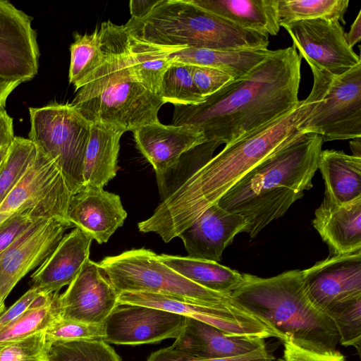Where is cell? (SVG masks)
Instances as JSON below:
<instances>
[{"label":"cell","mask_w":361,"mask_h":361,"mask_svg":"<svg viewBox=\"0 0 361 361\" xmlns=\"http://www.w3.org/2000/svg\"><path fill=\"white\" fill-rule=\"evenodd\" d=\"M317 97L312 89L288 112L226 144L168 194L150 217L138 223L139 231L155 233L165 243L178 237L256 165L302 134L300 127Z\"/></svg>","instance_id":"6da1fadb"},{"label":"cell","mask_w":361,"mask_h":361,"mask_svg":"<svg viewBox=\"0 0 361 361\" xmlns=\"http://www.w3.org/2000/svg\"><path fill=\"white\" fill-rule=\"evenodd\" d=\"M93 240L75 227L65 235L52 253L31 275V288L44 294L59 293L77 276L89 259Z\"/></svg>","instance_id":"44dd1931"},{"label":"cell","mask_w":361,"mask_h":361,"mask_svg":"<svg viewBox=\"0 0 361 361\" xmlns=\"http://www.w3.org/2000/svg\"><path fill=\"white\" fill-rule=\"evenodd\" d=\"M59 293L42 295L24 314L0 331V346L46 331L61 317Z\"/></svg>","instance_id":"f546056e"},{"label":"cell","mask_w":361,"mask_h":361,"mask_svg":"<svg viewBox=\"0 0 361 361\" xmlns=\"http://www.w3.org/2000/svg\"><path fill=\"white\" fill-rule=\"evenodd\" d=\"M163 264L190 281L209 290L231 295L243 282V274L216 262L189 257L157 255Z\"/></svg>","instance_id":"4316f807"},{"label":"cell","mask_w":361,"mask_h":361,"mask_svg":"<svg viewBox=\"0 0 361 361\" xmlns=\"http://www.w3.org/2000/svg\"><path fill=\"white\" fill-rule=\"evenodd\" d=\"M5 309V304H0V314L2 313Z\"/></svg>","instance_id":"681fc988"},{"label":"cell","mask_w":361,"mask_h":361,"mask_svg":"<svg viewBox=\"0 0 361 361\" xmlns=\"http://www.w3.org/2000/svg\"><path fill=\"white\" fill-rule=\"evenodd\" d=\"M348 4V0H278L279 24L319 18L345 23Z\"/></svg>","instance_id":"1f68e13d"},{"label":"cell","mask_w":361,"mask_h":361,"mask_svg":"<svg viewBox=\"0 0 361 361\" xmlns=\"http://www.w3.org/2000/svg\"><path fill=\"white\" fill-rule=\"evenodd\" d=\"M133 133L137 149L152 166L161 183L185 153L207 142L195 126L164 125L159 121L140 126Z\"/></svg>","instance_id":"ac0fdd59"},{"label":"cell","mask_w":361,"mask_h":361,"mask_svg":"<svg viewBox=\"0 0 361 361\" xmlns=\"http://www.w3.org/2000/svg\"><path fill=\"white\" fill-rule=\"evenodd\" d=\"M20 84L0 78V109L5 107L8 97Z\"/></svg>","instance_id":"bcb514c9"},{"label":"cell","mask_w":361,"mask_h":361,"mask_svg":"<svg viewBox=\"0 0 361 361\" xmlns=\"http://www.w3.org/2000/svg\"><path fill=\"white\" fill-rule=\"evenodd\" d=\"M265 345L264 339L231 337L218 329L191 318L172 348L205 357L239 355Z\"/></svg>","instance_id":"603a6c76"},{"label":"cell","mask_w":361,"mask_h":361,"mask_svg":"<svg viewBox=\"0 0 361 361\" xmlns=\"http://www.w3.org/2000/svg\"><path fill=\"white\" fill-rule=\"evenodd\" d=\"M35 211L13 215L0 224V255L37 222L46 219Z\"/></svg>","instance_id":"f35d334b"},{"label":"cell","mask_w":361,"mask_h":361,"mask_svg":"<svg viewBox=\"0 0 361 361\" xmlns=\"http://www.w3.org/2000/svg\"><path fill=\"white\" fill-rule=\"evenodd\" d=\"M350 147L353 152V155L357 157H361V142L360 137L353 139L350 142Z\"/></svg>","instance_id":"7dc6e473"},{"label":"cell","mask_w":361,"mask_h":361,"mask_svg":"<svg viewBox=\"0 0 361 361\" xmlns=\"http://www.w3.org/2000/svg\"><path fill=\"white\" fill-rule=\"evenodd\" d=\"M118 303L151 307L178 314L212 326L231 337H274L282 340L273 327L234 300L226 305H209L166 295L122 292L119 293Z\"/></svg>","instance_id":"30bf717a"},{"label":"cell","mask_w":361,"mask_h":361,"mask_svg":"<svg viewBox=\"0 0 361 361\" xmlns=\"http://www.w3.org/2000/svg\"><path fill=\"white\" fill-rule=\"evenodd\" d=\"M10 146H5L0 148V167L1 166L4 159L7 154Z\"/></svg>","instance_id":"c3c4849f"},{"label":"cell","mask_w":361,"mask_h":361,"mask_svg":"<svg viewBox=\"0 0 361 361\" xmlns=\"http://www.w3.org/2000/svg\"><path fill=\"white\" fill-rule=\"evenodd\" d=\"M128 31L147 42L219 51L266 49L269 35L240 27L193 3L161 0L142 20L130 18Z\"/></svg>","instance_id":"8992f818"},{"label":"cell","mask_w":361,"mask_h":361,"mask_svg":"<svg viewBox=\"0 0 361 361\" xmlns=\"http://www.w3.org/2000/svg\"><path fill=\"white\" fill-rule=\"evenodd\" d=\"M312 226L332 255L361 250V197L343 204L324 198L314 212Z\"/></svg>","instance_id":"7402d4cb"},{"label":"cell","mask_w":361,"mask_h":361,"mask_svg":"<svg viewBox=\"0 0 361 361\" xmlns=\"http://www.w3.org/2000/svg\"><path fill=\"white\" fill-rule=\"evenodd\" d=\"M47 343L56 341H69L104 338V324H90L77 320L56 319L45 331Z\"/></svg>","instance_id":"8d00e7d4"},{"label":"cell","mask_w":361,"mask_h":361,"mask_svg":"<svg viewBox=\"0 0 361 361\" xmlns=\"http://www.w3.org/2000/svg\"><path fill=\"white\" fill-rule=\"evenodd\" d=\"M193 3L235 25L276 35L280 30L278 0H192Z\"/></svg>","instance_id":"484cf974"},{"label":"cell","mask_w":361,"mask_h":361,"mask_svg":"<svg viewBox=\"0 0 361 361\" xmlns=\"http://www.w3.org/2000/svg\"><path fill=\"white\" fill-rule=\"evenodd\" d=\"M29 140L52 160L73 194L83 188L84 157L92 123L71 104L29 108Z\"/></svg>","instance_id":"ba28073f"},{"label":"cell","mask_w":361,"mask_h":361,"mask_svg":"<svg viewBox=\"0 0 361 361\" xmlns=\"http://www.w3.org/2000/svg\"><path fill=\"white\" fill-rule=\"evenodd\" d=\"M274 50L219 51L208 49L185 48L171 53L169 59L192 66L219 69L233 80L247 74L252 68L273 53Z\"/></svg>","instance_id":"83f0119b"},{"label":"cell","mask_w":361,"mask_h":361,"mask_svg":"<svg viewBox=\"0 0 361 361\" xmlns=\"http://www.w3.org/2000/svg\"><path fill=\"white\" fill-rule=\"evenodd\" d=\"M312 301L325 312L331 307L361 296V250L331 255L302 270Z\"/></svg>","instance_id":"2e32d148"},{"label":"cell","mask_w":361,"mask_h":361,"mask_svg":"<svg viewBox=\"0 0 361 361\" xmlns=\"http://www.w3.org/2000/svg\"><path fill=\"white\" fill-rule=\"evenodd\" d=\"M104 54L101 65L84 82L71 103L90 123L126 131L159 121L166 104L137 76L129 49V32L110 20L99 28Z\"/></svg>","instance_id":"277c9868"},{"label":"cell","mask_w":361,"mask_h":361,"mask_svg":"<svg viewBox=\"0 0 361 361\" xmlns=\"http://www.w3.org/2000/svg\"><path fill=\"white\" fill-rule=\"evenodd\" d=\"M347 44L350 48L358 43L361 39V10L359 11L355 20L350 26V31L345 33Z\"/></svg>","instance_id":"f6af8a7d"},{"label":"cell","mask_w":361,"mask_h":361,"mask_svg":"<svg viewBox=\"0 0 361 361\" xmlns=\"http://www.w3.org/2000/svg\"><path fill=\"white\" fill-rule=\"evenodd\" d=\"M243 278L232 299L273 327L282 341L319 353L336 350L339 337L335 324L310 299L302 270L269 278L243 274Z\"/></svg>","instance_id":"5b68a950"},{"label":"cell","mask_w":361,"mask_h":361,"mask_svg":"<svg viewBox=\"0 0 361 361\" xmlns=\"http://www.w3.org/2000/svg\"><path fill=\"white\" fill-rule=\"evenodd\" d=\"M127 217L119 195L86 186L72 195L67 219L99 244L106 243Z\"/></svg>","instance_id":"d6986e66"},{"label":"cell","mask_w":361,"mask_h":361,"mask_svg":"<svg viewBox=\"0 0 361 361\" xmlns=\"http://www.w3.org/2000/svg\"><path fill=\"white\" fill-rule=\"evenodd\" d=\"M301 61L293 46L274 50L202 103L175 105L172 125L195 126L207 142L226 145L298 105Z\"/></svg>","instance_id":"7a4b0ae2"},{"label":"cell","mask_w":361,"mask_h":361,"mask_svg":"<svg viewBox=\"0 0 361 361\" xmlns=\"http://www.w3.org/2000/svg\"><path fill=\"white\" fill-rule=\"evenodd\" d=\"M72 195L54 162L37 149L30 166L0 204V224L16 214L30 210L47 219L68 221Z\"/></svg>","instance_id":"8fae6325"},{"label":"cell","mask_w":361,"mask_h":361,"mask_svg":"<svg viewBox=\"0 0 361 361\" xmlns=\"http://www.w3.org/2000/svg\"><path fill=\"white\" fill-rule=\"evenodd\" d=\"M334 322L344 346H353L358 353L361 344V296L338 303L325 311Z\"/></svg>","instance_id":"d590c367"},{"label":"cell","mask_w":361,"mask_h":361,"mask_svg":"<svg viewBox=\"0 0 361 361\" xmlns=\"http://www.w3.org/2000/svg\"><path fill=\"white\" fill-rule=\"evenodd\" d=\"M284 361H345L338 350L319 353L305 349L289 340L283 341Z\"/></svg>","instance_id":"60d3db41"},{"label":"cell","mask_w":361,"mask_h":361,"mask_svg":"<svg viewBox=\"0 0 361 361\" xmlns=\"http://www.w3.org/2000/svg\"><path fill=\"white\" fill-rule=\"evenodd\" d=\"M37 154L28 138L16 137L0 167V204L19 182Z\"/></svg>","instance_id":"e575fe53"},{"label":"cell","mask_w":361,"mask_h":361,"mask_svg":"<svg viewBox=\"0 0 361 361\" xmlns=\"http://www.w3.org/2000/svg\"><path fill=\"white\" fill-rule=\"evenodd\" d=\"M186 318L158 308L118 304L104 323V341L136 345L176 338L183 330Z\"/></svg>","instance_id":"5bb4252c"},{"label":"cell","mask_w":361,"mask_h":361,"mask_svg":"<svg viewBox=\"0 0 361 361\" xmlns=\"http://www.w3.org/2000/svg\"><path fill=\"white\" fill-rule=\"evenodd\" d=\"M317 100L300 127L302 133H315L323 142L361 137V62L333 75L311 67Z\"/></svg>","instance_id":"9c48e42d"},{"label":"cell","mask_w":361,"mask_h":361,"mask_svg":"<svg viewBox=\"0 0 361 361\" xmlns=\"http://www.w3.org/2000/svg\"><path fill=\"white\" fill-rule=\"evenodd\" d=\"M119 293L98 263L90 259L59 295L61 317L90 324H104L118 305Z\"/></svg>","instance_id":"e0dca14e"},{"label":"cell","mask_w":361,"mask_h":361,"mask_svg":"<svg viewBox=\"0 0 361 361\" xmlns=\"http://www.w3.org/2000/svg\"><path fill=\"white\" fill-rule=\"evenodd\" d=\"M159 97L175 105H195L204 102L192 76L191 65L172 62L164 72Z\"/></svg>","instance_id":"d6a6232c"},{"label":"cell","mask_w":361,"mask_h":361,"mask_svg":"<svg viewBox=\"0 0 361 361\" xmlns=\"http://www.w3.org/2000/svg\"><path fill=\"white\" fill-rule=\"evenodd\" d=\"M280 26L288 32L293 46L310 68L339 75L361 62L360 57L347 44L343 27L338 20L319 18L293 21Z\"/></svg>","instance_id":"7c38bea8"},{"label":"cell","mask_w":361,"mask_h":361,"mask_svg":"<svg viewBox=\"0 0 361 361\" xmlns=\"http://www.w3.org/2000/svg\"><path fill=\"white\" fill-rule=\"evenodd\" d=\"M71 44L69 82L78 90L90 75L101 65L104 54L99 29L91 34L74 33Z\"/></svg>","instance_id":"4dcf8cb0"},{"label":"cell","mask_w":361,"mask_h":361,"mask_svg":"<svg viewBox=\"0 0 361 361\" xmlns=\"http://www.w3.org/2000/svg\"><path fill=\"white\" fill-rule=\"evenodd\" d=\"M323 140L315 133H302L250 170L218 204L245 221L243 233L251 239L312 188Z\"/></svg>","instance_id":"3957f363"},{"label":"cell","mask_w":361,"mask_h":361,"mask_svg":"<svg viewBox=\"0 0 361 361\" xmlns=\"http://www.w3.org/2000/svg\"><path fill=\"white\" fill-rule=\"evenodd\" d=\"M45 331L0 346V361H49Z\"/></svg>","instance_id":"74e56055"},{"label":"cell","mask_w":361,"mask_h":361,"mask_svg":"<svg viewBox=\"0 0 361 361\" xmlns=\"http://www.w3.org/2000/svg\"><path fill=\"white\" fill-rule=\"evenodd\" d=\"M245 225L240 215L216 203L204 211L178 238L183 240L188 257L218 262L234 237L244 232Z\"/></svg>","instance_id":"ffe728a7"},{"label":"cell","mask_w":361,"mask_h":361,"mask_svg":"<svg viewBox=\"0 0 361 361\" xmlns=\"http://www.w3.org/2000/svg\"><path fill=\"white\" fill-rule=\"evenodd\" d=\"M13 118L4 108L0 109V148L11 146L16 136L13 131Z\"/></svg>","instance_id":"7bdbcfd3"},{"label":"cell","mask_w":361,"mask_h":361,"mask_svg":"<svg viewBox=\"0 0 361 361\" xmlns=\"http://www.w3.org/2000/svg\"><path fill=\"white\" fill-rule=\"evenodd\" d=\"M42 295L47 294L30 287L15 303L0 314V331L19 318Z\"/></svg>","instance_id":"b9f144b4"},{"label":"cell","mask_w":361,"mask_h":361,"mask_svg":"<svg viewBox=\"0 0 361 361\" xmlns=\"http://www.w3.org/2000/svg\"><path fill=\"white\" fill-rule=\"evenodd\" d=\"M191 73L197 88L204 98L233 80L226 72L210 67L191 65Z\"/></svg>","instance_id":"ab89813d"},{"label":"cell","mask_w":361,"mask_h":361,"mask_svg":"<svg viewBox=\"0 0 361 361\" xmlns=\"http://www.w3.org/2000/svg\"><path fill=\"white\" fill-rule=\"evenodd\" d=\"M161 0H132L129 3L130 13L133 20H142L157 6Z\"/></svg>","instance_id":"ee69618b"},{"label":"cell","mask_w":361,"mask_h":361,"mask_svg":"<svg viewBox=\"0 0 361 361\" xmlns=\"http://www.w3.org/2000/svg\"><path fill=\"white\" fill-rule=\"evenodd\" d=\"M71 227L63 219L41 220L0 255V304L28 272L45 261Z\"/></svg>","instance_id":"4fadbf2b"},{"label":"cell","mask_w":361,"mask_h":361,"mask_svg":"<svg viewBox=\"0 0 361 361\" xmlns=\"http://www.w3.org/2000/svg\"><path fill=\"white\" fill-rule=\"evenodd\" d=\"M325 185L324 199L343 204L361 197V157L322 150L318 162Z\"/></svg>","instance_id":"d4e9b609"},{"label":"cell","mask_w":361,"mask_h":361,"mask_svg":"<svg viewBox=\"0 0 361 361\" xmlns=\"http://www.w3.org/2000/svg\"><path fill=\"white\" fill-rule=\"evenodd\" d=\"M128 42L137 76L150 91L159 96L162 76L172 63L169 55L187 47L152 44L130 32Z\"/></svg>","instance_id":"f1b7e54d"},{"label":"cell","mask_w":361,"mask_h":361,"mask_svg":"<svg viewBox=\"0 0 361 361\" xmlns=\"http://www.w3.org/2000/svg\"><path fill=\"white\" fill-rule=\"evenodd\" d=\"M32 18L0 0V78L20 83L38 72L39 50Z\"/></svg>","instance_id":"9a60e30c"},{"label":"cell","mask_w":361,"mask_h":361,"mask_svg":"<svg viewBox=\"0 0 361 361\" xmlns=\"http://www.w3.org/2000/svg\"><path fill=\"white\" fill-rule=\"evenodd\" d=\"M98 264L119 293H150L209 305L233 301L231 295L209 290L185 278L159 261L157 254L146 248L106 257Z\"/></svg>","instance_id":"52a82bcc"},{"label":"cell","mask_w":361,"mask_h":361,"mask_svg":"<svg viewBox=\"0 0 361 361\" xmlns=\"http://www.w3.org/2000/svg\"><path fill=\"white\" fill-rule=\"evenodd\" d=\"M49 361H122L103 339L56 341L49 348Z\"/></svg>","instance_id":"836d02e7"},{"label":"cell","mask_w":361,"mask_h":361,"mask_svg":"<svg viewBox=\"0 0 361 361\" xmlns=\"http://www.w3.org/2000/svg\"><path fill=\"white\" fill-rule=\"evenodd\" d=\"M124 133L113 124L92 123L84 157L83 187L104 188L116 176L120 140Z\"/></svg>","instance_id":"cb8c5ba5"}]
</instances>
